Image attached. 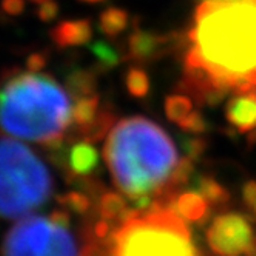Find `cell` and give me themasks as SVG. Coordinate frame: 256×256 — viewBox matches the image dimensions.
Here are the masks:
<instances>
[{
  "mask_svg": "<svg viewBox=\"0 0 256 256\" xmlns=\"http://www.w3.org/2000/svg\"><path fill=\"white\" fill-rule=\"evenodd\" d=\"M108 256H202L186 221L172 207L133 212L108 242Z\"/></svg>",
  "mask_w": 256,
  "mask_h": 256,
  "instance_id": "277c9868",
  "label": "cell"
},
{
  "mask_svg": "<svg viewBox=\"0 0 256 256\" xmlns=\"http://www.w3.org/2000/svg\"><path fill=\"white\" fill-rule=\"evenodd\" d=\"M2 10L5 14L16 17L25 10V0H4Z\"/></svg>",
  "mask_w": 256,
  "mask_h": 256,
  "instance_id": "cb8c5ba5",
  "label": "cell"
},
{
  "mask_svg": "<svg viewBox=\"0 0 256 256\" xmlns=\"http://www.w3.org/2000/svg\"><path fill=\"white\" fill-rule=\"evenodd\" d=\"M170 207L174 213H178L184 221L188 222H204L210 214L212 206L200 196L198 192H186L180 193L178 198L172 199Z\"/></svg>",
  "mask_w": 256,
  "mask_h": 256,
  "instance_id": "7c38bea8",
  "label": "cell"
},
{
  "mask_svg": "<svg viewBox=\"0 0 256 256\" xmlns=\"http://www.w3.org/2000/svg\"><path fill=\"white\" fill-rule=\"evenodd\" d=\"M193 190L202 196L212 206V208L213 207H222L230 200L228 192L219 184L216 179H213L210 176L196 178V180L193 182Z\"/></svg>",
  "mask_w": 256,
  "mask_h": 256,
  "instance_id": "9a60e30c",
  "label": "cell"
},
{
  "mask_svg": "<svg viewBox=\"0 0 256 256\" xmlns=\"http://www.w3.org/2000/svg\"><path fill=\"white\" fill-rule=\"evenodd\" d=\"M167 42L164 36L152 31L136 30L128 39V58L136 62H148L164 52Z\"/></svg>",
  "mask_w": 256,
  "mask_h": 256,
  "instance_id": "30bf717a",
  "label": "cell"
},
{
  "mask_svg": "<svg viewBox=\"0 0 256 256\" xmlns=\"http://www.w3.org/2000/svg\"><path fill=\"white\" fill-rule=\"evenodd\" d=\"M226 119L238 133L256 140V88L234 91L226 105Z\"/></svg>",
  "mask_w": 256,
  "mask_h": 256,
  "instance_id": "9c48e42d",
  "label": "cell"
},
{
  "mask_svg": "<svg viewBox=\"0 0 256 256\" xmlns=\"http://www.w3.org/2000/svg\"><path fill=\"white\" fill-rule=\"evenodd\" d=\"M96 76L88 70H74L71 71L66 78V90L72 99H84V98H91L96 96Z\"/></svg>",
  "mask_w": 256,
  "mask_h": 256,
  "instance_id": "5bb4252c",
  "label": "cell"
},
{
  "mask_svg": "<svg viewBox=\"0 0 256 256\" xmlns=\"http://www.w3.org/2000/svg\"><path fill=\"white\" fill-rule=\"evenodd\" d=\"M32 4L36 5H42V4H46V2H51V0H31Z\"/></svg>",
  "mask_w": 256,
  "mask_h": 256,
  "instance_id": "484cf974",
  "label": "cell"
},
{
  "mask_svg": "<svg viewBox=\"0 0 256 256\" xmlns=\"http://www.w3.org/2000/svg\"><path fill=\"white\" fill-rule=\"evenodd\" d=\"M104 158L114 186L139 210L172 198L180 158L173 139L147 118L119 120L108 133Z\"/></svg>",
  "mask_w": 256,
  "mask_h": 256,
  "instance_id": "7a4b0ae2",
  "label": "cell"
},
{
  "mask_svg": "<svg viewBox=\"0 0 256 256\" xmlns=\"http://www.w3.org/2000/svg\"><path fill=\"white\" fill-rule=\"evenodd\" d=\"M93 52L96 54V58L99 60L100 66H106V68H112L118 64V54L116 51L106 45V44H96L93 46Z\"/></svg>",
  "mask_w": 256,
  "mask_h": 256,
  "instance_id": "44dd1931",
  "label": "cell"
},
{
  "mask_svg": "<svg viewBox=\"0 0 256 256\" xmlns=\"http://www.w3.org/2000/svg\"><path fill=\"white\" fill-rule=\"evenodd\" d=\"M52 159L59 166H65L68 178L88 179L98 170L100 156L94 145L88 140H80L70 148L68 153H64V147L52 150Z\"/></svg>",
  "mask_w": 256,
  "mask_h": 256,
  "instance_id": "ba28073f",
  "label": "cell"
},
{
  "mask_svg": "<svg viewBox=\"0 0 256 256\" xmlns=\"http://www.w3.org/2000/svg\"><path fill=\"white\" fill-rule=\"evenodd\" d=\"M186 80L206 104L256 88V0H200L188 31Z\"/></svg>",
  "mask_w": 256,
  "mask_h": 256,
  "instance_id": "6da1fadb",
  "label": "cell"
},
{
  "mask_svg": "<svg viewBox=\"0 0 256 256\" xmlns=\"http://www.w3.org/2000/svg\"><path fill=\"white\" fill-rule=\"evenodd\" d=\"M72 124L68 90L40 71L10 70L0 80V130L5 134L42 144L64 142Z\"/></svg>",
  "mask_w": 256,
  "mask_h": 256,
  "instance_id": "3957f363",
  "label": "cell"
},
{
  "mask_svg": "<svg viewBox=\"0 0 256 256\" xmlns=\"http://www.w3.org/2000/svg\"><path fill=\"white\" fill-rule=\"evenodd\" d=\"M59 204L68 213L76 214H86L91 210V199L88 194L82 192H68L58 198Z\"/></svg>",
  "mask_w": 256,
  "mask_h": 256,
  "instance_id": "ffe728a7",
  "label": "cell"
},
{
  "mask_svg": "<svg viewBox=\"0 0 256 256\" xmlns=\"http://www.w3.org/2000/svg\"><path fill=\"white\" fill-rule=\"evenodd\" d=\"M242 200L247 216L256 222V180H248L242 188Z\"/></svg>",
  "mask_w": 256,
  "mask_h": 256,
  "instance_id": "7402d4cb",
  "label": "cell"
},
{
  "mask_svg": "<svg viewBox=\"0 0 256 256\" xmlns=\"http://www.w3.org/2000/svg\"><path fill=\"white\" fill-rule=\"evenodd\" d=\"M2 256H82L68 226L54 222L48 216L28 214L19 219L5 234Z\"/></svg>",
  "mask_w": 256,
  "mask_h": 256,
  "instance_id": "8992f818",
  "label": "cell"
},
{
  "mask_svg": "<svg viewBox=\"0 0 256 256\" xmlns=\"http://www.w3.org/2000/svg\"><path fill=\"white\" fill-rule=\"evenodd\" d=\"M206 238L216 256H256V228L247 214L228 212L216 216Z\"/></svg>",
  "mask_w": 256,
  "mask_h": 256,
  "instance_id": "52a82bcc",
  "label": "cell"
},
{
  "mask_svg": "<svg viewBox=\"0 0 256 256\" xmlns=\"http://www.w3.org/2000/svg\"><path fill=\"white\" fill-rule=\"evenodd\" d=\"M98 214H99V219L118 228L126 221L128 216L132 214V212L128 208V202L124 194L105 192L99 199Z\"/></svg>",
  "mask_w": 256,
  "mask_h": 256,
  "instance_id": "4fadbf2b",
  "label": "cell"
},
{
  "mask_svg": "<svg viewBox=\"0 0 256 256\" xmlns=\"http://www.w3.org/2000/svg\"><path fill=\"white\" fill-rule=\"evenodd\" d=\"M51 194L52 178L44 160L22 142L0 138V218L22 219Z\"/></svg>",
  "mask_w": 256,
  "mask_h": 256,
  "instance_id": "5b68a950",
  "label": "cell"
},
{
  "mask_svg": "<svg viewBox=\"0 0 256 256\" xmlns=\"http://www.w3.org/2000/svg\"><path fill=\"white\" fill-rule=\"evenodd\" d=\"M85 4H98V2H102V0H82Z\"/></svg>",
  "mask_w": 256,
  "mask_h": 256,
  "instance_id": "4316f807",
  "label": "cell"
},
{
  "mask_svg": "<svg viewBox=\"0 0 256 256\" xmlns=\"http://www.w3.org/2000/svg\"><path fill=\"white\" fill-rule=\"evenodd\" d=\"M128 26V14L119 8H108L100 14L99 28L106 38H118Z\"/></svg>",
  "mask_w": 256,
  "mask_h": 256,
  "instance_id": "ac0fdd59",
  "label": "cell"
},
{
  "mask_svg": "<svg viewBox=\"0 0 256 256\" xmlns=\"http://www.w3.org/2000/svg\"><path fill=\"white\" fill-rule=\"evenodd\" d=\"M99 96H91L78 99L76 104L72 105V124H76L79 128V133H84L85 130L94 124V120L99 116Z\"/></svg>",
  "mask_w": 256,
  "mask_h": 256,
  "instance_id": "2e32d148",
  "label": "cell"
},
{
  "mask_svg": "<svg viewBox=\"0 0 256 256\" xmlns=\"http://www.w3.org/2000/svg\"><path fill=\"white\" fill-rule=\"evenodd\" d=\"M51 40L59 48H74L86 45L93 38L91 22L86 19L64 20L51 31Z\"/></svg>",
  "mask_w": 256,
  "mask_h": 256,
  "instance_id": "8fae6325",
  "label": "cell"
},
{
  "mask_svg": "<svg viewBox=\"0 0 256 256\" xmlns=\"http://www.w3.org/2000/svg\"><path fill=\"white\" fill-rule=\"evenodd\" d=\"M125 85H126L128 93L138 99H142L147 96L150 93V86H152L147 71L140 66H132L126 71Z\"/></svg>",
  "mask_w": 256,
  "mask_h": 256,
  "instance_id": "d6986e66",
  "label": "cell"
},
{
  "mask_svg": "<svg viewBox=\"0 0 256 256\" xmlns=\"http://www.w3.org/2000/svg\"><path fill=\"white\" fill-rule=\"evenodd\" d=\"M196 112L193 100L186 94H173L166 100V113L167 118L174 122L179 128L187 122V119Z\"/></svg>",
  "mask_w": 256,
  "mask_h": 256,
  "instance_id": "e0dca14e",
  "label": "cell"
},
{
  "mask_svg": "<svg viewBox=\"0 0 256 256\" xmlns=\"http://www.w3.org/2000/svg\"><path fill=\"white\" fill-rule=\"evenodd\" d=\"M28 70L30 71H40L45 66V58L44 54H31L28 58Z\"/></svg>",
  "mask_w": 256,
  "mask_h": 256,
  "instance_id": "d4e9b609",
  "label": "cell"
},
{
  "mask_svg": "<svg viewBox=\"0 0 256 256\" xmlns=\"http://www.w3.org/2000/svg\"><path fill=\"white\" fill-rule=\"evenodd\" d=\"M36 14H38V17L42 20V22H51L58 17L59 14V5L54 4L52 0L51 2H46V4H42L39 5L38 11H36Z\"/></svg>",
  "mask_w": 256,
  "mask_h": 256,
  "instance_id": "603a6c76",
  "label": "cell"
}]
</instances>
